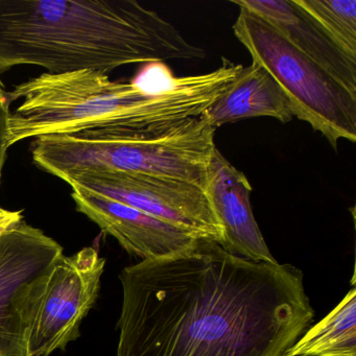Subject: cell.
<instances>
[{
    "mask_svg": "<svg viewBox=\"0 0 356 356\" xmlns=\"http://www.w3.org/2000/svg\"><path fill=\"white\" fill-rule=\"evenodd\" d=\"M120 278L116 356H284L314 318L299 268L208 239Z\"/></svg>",
    "mask_w": 356,
    "mask_h": 356,
    "instance_id": "6da1fadb",
    "label": "cell"
},
{
    "mask_svg": "<svg viewBox=\"0 0 356 356\" xmlns=\"http://www.w3.org/2000/svg\"><path fill=\"white\" fill-rule=\"evenodd\" d=\"M243 65L177 76L162 62L147 64L131 83L95 70L44 72L7 93L9 145L47 135H95L158 130L201 116L232 84Z\"/></svg>",
    "mask_w": 356,
    "mask_h": 356,
    "instance_id": "7a4b0ae2",
    "label": "cell"
},
{
    "mask_svg": "<svg viewBox=\"0 0 356 356\" xmlns=\"http://www.w3.org/2000/svg\"><path fill=\"white\" fill-rule=\"evenodd\" d=\"M206 54L135 0H0V74L35 65L51 74L109 76L130 64L200 60Z\"/></svg>",
    "mask_w": 356,
    "mask_h": 356,
    "instance_id": "3957f363",
    "label": "cell"
},
{
    "mask_svg": "<svg viewBox=\"0 0 356 356\" xmlns=\"http://www.w3.org/2000/svg\"><path fill=\"white\" fill-rule=\"evenodd\" d=\"M216 129L204 118L145 132L47 135L32 145L34 163L65 180L87 170L163 177L205 188Z\"/></svg>",
    "mask_w": 356,
    "mask_h": 356,
    "instance_id": "277c9868",
    "label": "cell"
},
{
    "mask_svg": "<svg viewBox=\"0 0 356 356\" xmlns=\"http://www.w3.org/2000/svg\"><path fill=\"white\" fill-rule=\"evenodd\" d=\"M233 33L275 79L293 118L307 122L337 149L341 139L356 141V93L291 44L272 24L239 8Z\"/></svg>",
    "mask_w": 356,
    "mask_h": 356,
    "instance_id": "5b68a950",
    "label": "cell"
},
{
    "mask_svg": "<svg viewBox=\"0 0 356 356\" xmlns=\"http://www.w3.org/2000/svg\"><path fill=\"white\" fill-rule=\"evenodd\" d=\"M63 248L0 208V356H31L29 339L49 276Z\"/></svg>",
    "mask_w": 356,
    "mask_h": 356,
    "instance_id": "8992f818",
    "label": "cell"
},
{
    "mask_svg": "<svg viewBox=\"0 0 356 356\" xmlns=\"http://www.w3.org/2000/svg\"><path fill=\"white\" fill-rule=\"evenodd\" d=\"M64 182L70 187L92 191L191 229L208 241L222 243V229L205 191L191 183L149 175L99 170L72 175Z\"/></svg>",
    "mask_w": 356,
    "mask_h": 356,
    "instance_id": "52a82bcc",
    "label": "cell"
},
{
    "mask_svg": "<svg viewBox=\"0 0 356 356\" xmlns=\"http://www.w3.org/2000/svg\"><path fill=\"white\" fill-rule=\"evenodd\" d=\"M105 264L91 247L56 262L31 330V356H49L80 337L81 322L99 297Z\"/></svg>",
    "mask_w": 356,
    "mask_h": 356,
    "instance_id": "ba28073f",
    "label": "cell"
},
{
    "mask_svg": "<svg viewBox=\"0 0 356 356\" xmlns=\"http://www.w3.org/2000/svg\"><path fill=\"white\" fill-rule=\"evenodd\" d=\"M76 210L113 236L122 248L143 260L182 253L205 239L191 229L149 216L115 200L72 186Z\"/></svg>",
    "mask_w": 356,
    "mask_h": 356,
    "instance_id": "9c48e42d",
    "label": "cell"
},
{
    "mask_svg": "<svg viewBox=\"0 0 356 356\" xmlns=\"http://www.w3.org/2000/svg\"><path fill=\"white\" fill-rule=\"evenodd\" d=\"M206 197L222 229L220 245L229 253L252 261L277 264L254 218L252 186L243 172L216 147L208 168Z\"/></svg>",
    "mask_w": 356,
    "mask_h": 356,
    "instance_id": "30bf717a",
    "label": "cell"
},
{
    "mask_svg": "<svg viewBox=\"0 0 356 356\" xmlns=\"http://www.w3.org/2000/svg\"><path fill=\"white\" fill-rule=\"evenodd\" d=\"M264 18L289 43L356 93V60L346 55L296 0H233Z\"/></svg>",
    "mask_w": 356,
    "mask_h": 356,
    "instance_id": "8fae6325",
    "label": "cell"
},
{
    "mask_svg": "<svg viewBox=\"0 0 356 356\" xmlns=\"http://www.w3.org/2000/svg\"><path fill=\"white\" fill-rule=\"evenodd\" d=\"M202 115L216 129L252 118H273L281 122L293 118L282 89L268 70L254 62L243 67L232 84Z\"/></svg>",
    "mask_w": 356,
    "mask_h": 356,
    "instance_id": "7c38bea8",
    "label": "cell"
},
{
    "mask_svg": "<svg viewBox=\"0 0 356 356\" xmlns=\"http://www.w3.org/2000/svg\"><path fill=\"white\" fill-rule=\"evenodd\" d=\"M284 356H356V289H350L339 305L305 331Z\"/></svg>",
    "mask_w": 356,
    "mask_h": 356,
    "instance_id": "4fadbf2b",
    "label": "cell"
},
{
    "mask_svg": "<svg viewBox=\"0 0 356 356\" xmlns=\"http://www.w3.org/2000/svg\"><path fill=\"white\" fill-rule=\"evenodd\" d=\"M335 44L356 60V0H296Z\"/></svg>",
    "mask_w": 356,
    "mask_h": 356,
    "instance_id": "5bb4252c",
    "label": "cell"
},
{
    "mask_svg": "<svg viewBox=\"0 0 356 356\" xmlns=\"http://www.w3.org/2000/svg\"><path fill=\"white\" fill-rule=\"evenodd\" d=\"M1 76V74H0ZM7 91L0 78V182L5 165L7 152L9 149V129H10V104L7 99Z\"/></svg>",
    "mask_w": 356,
    "mask_h": 356,
    "instance_id": "9a60e30c",
    "label": "cell"
}]
</instances>
